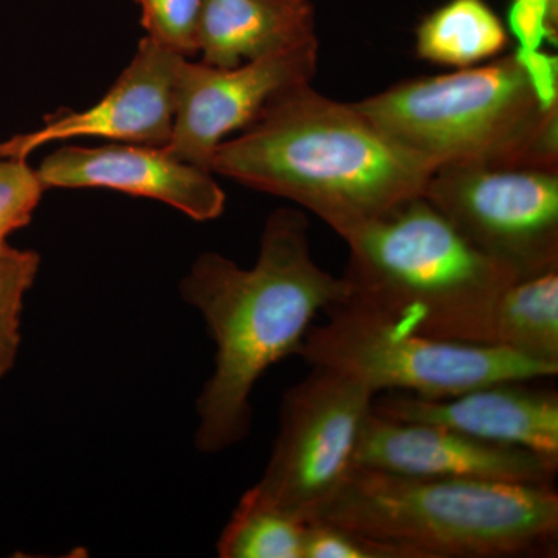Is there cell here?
Segmentation results:
<instances>
[{
  "label": "cell",
  "mask_w": 558,
  "mask_h": 558,
  "mask_svg": "<svg viewBox=\"0 0 558 558\" xmlns=\"http://www.w3.org/2000/svg\"><path fill=\"white\" fill-rule=\"evenodd\" d=\"M180 293L201 312L216 344L194 438L197 450L216 454L247 438L255 385L275 363L299 355L318 312L343 303L347 284L312 258L307 216L279 208L267 219L252 269L202 253Z\"/></svg>",
  "instance_id": "cell-1"
},
{
  "label": "cell",
  "mask_w": 558,
  "mask_h": 558,
  "mask_svg": "<svg viewBox=\"0 0 558 558\" xmlns=\"http://www.w3.org/2000/svg\"><path fill=\"white\" fill-rule=\"evenodd\" d=\"M558 5L553 0H513L508 25L519 49L538 50L546 40H557Z\"/></svg>",
  "instance_id": "cell-22"
},
{
  "label": "cell",
  "mask_w": 558,
  "mask_h": 558,
  "mask_svg": "<svg viewBox=\"0 0 558 558\" xmlns=\"http://www.w3.org/2000/svg\"><path fill=\"white\" fill-rule=\"evenodd\" d=\"M523 381L484 385L450 398L385 396L373 411L399 422H421L520 447L558 465V395Z\"/></svg>",
  "instance_id": "cell-13"
},
{
  "label": "cell",
  "mask_w": 558,
  "mask_h": 558,
  "mask_svg": "<svg viewBox=\"0 0 558 558\" xmlns=\"http://www.w3.org/2000/svg\"><path fill=\"white\" fill-rule=\"evenodd\" d=\"M344 241L341 304L407 336L492 344L499 296L519 277L472 244L424 194Z\"/></svg>",
  "instance_id": "cell-3"
},
{
  "label": "cell",
  "mask_w": 558,
  "mask_h": 558,
  "mask_svg": "<svg viewBox=\"0 0 558 558\" xmlns=\"http://www.w3.org/2000/svg\"><path fill=\"white\" fill-rule=\"evenodd\" d=\"M354 468L416 478L483 480L554 486L558 465L520 447L487 442L458 429L399 422L371 410Z\"/></svg>",
  "instance_id": "cell-11"
},
{
  "label": "cell",
  "mask_w": 558,
  "mask_h": 558,
  "mask_svg": "<svg viewBox=\"0 0 558 558\" xmlns=\"http://www.w3.org/2000/svg\"><path fill=\"white\" fill-rule=\"evenodd\" d=\"M424 196L517 277L558 269V172L442 168L433 172Z\"/></svg>",
  "instance_id": "cell-8"
},
{
  "label": "cell",
  "mask_w": 558,
  "mask_h": 558,
  "mask_svg": "<svg viewBox=\"0 0 558 558\" xmlns=\"http://www.w3.org/2000/svg\"><path fill=\"white\" fill-rule=\"evenodd\" d=\"M317 39L310 0H204L197 51L234 68Z\"/></svg>",
  "instance_id": "cell-14"
},
{
  "label": "cell",
  "mask_w": 558,
  "mask_h": 558,
  "mask_svg": "<svg viewBox=\"0 0 558 558\" xmlns=\"http://www.w3.org/2000/svg\"><path fill=\"white\" fill-rule=\"evenodd\" d=\"M329 322L311 328L300 357L380 391L438 399L499 381L556 377L558 365L524 357L495 344L433 340L396 332L347 304H333Z\"/></svg>",
  "instance_id": "cell-6"
},
{
  "label": "cell",
  "mask_w": 558,
  "mask_h": 558,
  "mask_svg": "<svg viewBox=\"0 0 558 558\" xmlns=\"http://www.w3.org/2000/svg\"><path fill=\"white\" fill-rule=\"evenodd\" d=\"M11 233H13V231L5 229V227H0V245L5 244L7 238H9Z\"/></svg>",
  "instance_id": "cell-24"
},
{
  "label": "cell",
  "mask_w": 558,
  "mask_h": 558,
  "mask_svg": "<svg viewBox=\"0 0 558 558\" xmlns=\"http://www.w3.org/2000/svg\"><path fill=\"white\" fill-rule=\"evenodd\" d=\"M492 344L558 365V269L519 278L501 293Z\"/></svg>",
  "instance_id": "cell-15"
},
{
  "label": "cell",
  "mask_w": 558,
  "mask_h": 558,
  "mask_svg": "<svg viewBox=\"0 0 558 558\" xmlns=\"http://www.w3.org/2000/svg\"><path fill=\"white\" fill-rule=\"evenodd\" d=\"M182 54L145 36L108 94L84 110L53 113L39 130L0 143V159L27 160L54 142L105 138L163 148L174 124L175 81Z\"/></svg>",
  "instance_id": "cell-10"
},
{
  "label": "cell",
  "mask_w": 558,
  "mask_h": 558,
  "mask_svg": "<svg viewBox=\"0 0 558 558\" xmlns=\"http://www.w3.org/2000/svg\"><path fill=\"white\" fill-rule=\"evenodd\" d=\"M352 105L432 172L453 167L558 172V108L538 105L513 54L403 81Z\"/></svg>",
  "instance_id": "cell-5"
},
{
  "label": "cell",
  "mask_w": 558,
  "mask_h": 558,
  "mask_svg": "<svg viewBox=\"0 0 558 558\" xmlns=\"http://www.w3.org/2000/svg\"><path fill=\"white\" fill-rule=\"evenodd\" d=\"M44 191L27 160L0 159V227L13 233L24 229L31 223Z\"/></svg>",
  "instance_id": "cell-20"
},
{
  "label": "cell",
  "mask_w": 558,
  "mask_h": 558,
  "mask_svg": "<svg viewBox=\"0 0 558 558\" xmlns=\"http://www.w3.org/2000/svg\"><path fill=\"white\" fill-rule=\"evenodd\" d=\"M36 174L44 190L119 191L170 205L197 222L218 219L226 208V194L211 171L156 146H64L47 156Z\"/></svg>",
  "instance_id": "cell-12"
},
{
  "label": "cell",
  "mask_w": 558,
  "mask_h": 558,
  "mask_svg": "<svg viewBox=\"0 0 558 558\" xmlns=\"http://www.w3.org/2000/svg\"><path fill=\"white\" fill-rule=\"evenodd\" d=\"M306 521L260 499L248 488L216 546L220 558H303Z\"/></svg>",
  "instance_id": "cell-17"
},
{
  "label": "cell",
  "mask_w": 558,
  "mask_h": 558,
  "mask_svg": "<svg viewBox=\"0 0 558 558\" xmlns=\"http://www.w3.org/2000/svg\"><path fill=\"white\" fill-rule=\"evenodd\" d=\"M501 20L484 0H450L425 17L416 32V51L425 61L473 68L508 46Z\"/></svg>",
  "instance_id": "cell-16"
},
{
  "label": "cell",
  "mask_w": 558,
  "mask_h": 558,
  "mask_svg": "<svg viewBox=\"0 0 558 558\" xmlns=\"http://www.w3.org/2000/svg\"><path fill=\"white\" fill-rule=\"evenodd\" d=\"M146 36L189 58L197 53L204 0H137Z\"/></svg>",
  "instance_id": "cell-19"
},
{
  "label": "cell",
  "mask_w": 558,
  "mask_h": 558,
  "mask_svg": "<svg viewBox=\"0 0 558 558\" xmlns=\"http://www.w3.org/2000/svg\"><path fill=\"white\" fill-rule=\"evenodd\" d=\"M303 558H398L391 549L377 545L347 529L310 520L304 527Z\"/></svg>",
  "instance_id": "cell-21"
},
{
  "label": "cell",
  "mask_w": 558,
  "mask_h": 558,
  "mask_svg": "<svg viewBox=\"0 0 558 558\" xmlns=\"http://www.w3.org/2000/svg\"><path fill=\"white\" fill-rule=\"evenodd\" d=\"M553 2H554V3H557V5H558V0H553Z\"/></svg>",
  "instance_id": "cell-25"
},
{
  "label": "cell",
  "mask_w": 558,
  "mask_h": 558,
  "mask_svg": "<svg viewBox=\"0 0 558 558\" xmlns=\"http://www.w3.org/2000/svg\"><path fill=\"white\" fill-rule=\"evenodd\" d=\"M535 100L543 109L558 108V58L548 51L524 50L513 51Z\"/></svg>",
  "instance_id": "cell-23"
},
{
  "label": "cell",
  "mask_w": 558,
  "mask_h": 558,
  "mask_svg": "<svg viewBox=\"0 0 558 558\" xmlns=\"http://www.w3.org/2000/svg\"><path fill=\"white\" fill-rule=\"evenodd\" d=\"M288 389L269 462L253 492L307 521L354 469L360 432L376 398L360 381L322 366Z\"/></svg>",
  "instance_id": "cell-7"
},
{
  "label": "cell",
  "mask_w": 558,
  "mask_h": 558,
  "mask_svg": "<svg viewBox=\"0 0 558 558\" xmlns=\"http://www.w3.org/2000/svg\"><path fill=\"white\" fill-rule=\"evenodd\" d=\"M317 64L318 39L234 68L183 58L175 81L174 124L165 153L209 171L220 143L245 130L281 92L311 83Z\"/></svg>",
  "instance_id": "cell-9"
},
{
  "label": "cell",
  "mask_w": 558,
  "mask_h": 558,
  "mask_svg": "<svg viewBox=\"0 0 558 558\" xmlns=\"http://www.w3.org/2000/svg\"><path fill=\"white\" fill-rule=\"evenodd\" d=\"M311 520L354 532L398 558L550 557L558 495L554 486L354 468Z\"/></svg>",
  "instance_id": "cell-4"
},
{
  "label": "cell",
  "mask_w": 558,
  "mask_h": 558,
  "mask_svg": "<svg viewBox=\"0 0 558 558\" xmlns=\"http://www.w3.org/2000/svg\"><path fill=\"white\" fill-rule=\"evenodd\" d=\"M209 171L295 202L343 240L422 196L433 175L352 102L330 100L311 83L271 98L238 137L220 143Z\"/></svg>",
  "instance_id": "cell-2"
},
{
  "label": "cell",
  "mask_w": 558,
  "mask_h": 558,
  "mask_svg": "<svg viewBox=\"0 0 558 558\" xmlns=\"http://www.w3.org/2000/svg\"><path fill=\"white\" fill-rule=\"evenodd\" d=\"M40 256L35 250L0 245V380L16 365L25 296L35 284Z\"/></svg>",
  "instance_id": "cell-18"
}]
</instances>
